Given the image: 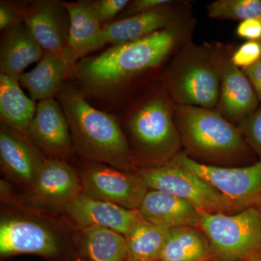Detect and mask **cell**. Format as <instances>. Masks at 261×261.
<instances>
[{
  "label": "cell",
  "mask_w": 261,
  "mask_h": 261,
  "mask_svg": "<svg viewBox=\"0 0 261 261\" xmlns=\"http://www.w3.org/2000/svg\"><path fill=\"white\" fill-rule=\"evenodd\" d=\"M57 97L69 125L77 159L136 171L128 141L114 116L91 106L74 86L64 84Z\"/></svg>",
  "instance_id": "cell-2"
},
{
  "label": "cell",
  "mask_w": 261,
  "mask_h": 261,
  "mask_svg": "<svg viewBox=\"0 0 261 261\" xmlns=\"http://www.w3.org/2000/svg\"><path fill=\"white\" fill-rule=\"evenodd\" d=\"M70 19L66 59L70 70L89 53L106 45L103 27L96 18L88 1L62 2Z\"/></svg>",
  "instance_id": "cell-15"
},
{
  "label": "cell",
  "mask_w": 261,
  "mask_h": 261,
  "mask_svg": "<svg viewBox=\"0 0 261 261\" xmlns=\"http://www.w3.org/2000/svg\"><path fill=\"white\" fill-rule=\"evenodd\" d=\"M220 75L217 70L203 63L187 67L175 81L173 90L175 97L186 106L214 107L220 93Z\"/></svg>",
  "instance_id": "cell-17"
},
{
  "label": "cell",
  "mask_w": 261,
  "mask_h": 261,
  "mask_svg": "<svg viewBox=\"0 0 261 261\" xmlns=\"http://www.w3.org/2000/svg\"><path fill=\"white\" fill-rule=\"evenodd\" d=\"M250 261H261V258H254L252 259V260H250Z\"/></svg>",
  "instance_id": "cell-36"
},
{
  "label": "cell",
  "mask_w": 261,
  "mask_h": 261,
  "mask_svg": "<svg viewBox=\"0 0 261 261\" xmlns=\"http://www.w3.org/2000/svg\"><path fill=\"white\" fill-rule=\"evenodd\" d=\"M0 258L32 255L66 261L78 254L73 230L61 218L23 205L0 201Z\"/></svg>",
  "instance_id": "cell-3"
},
{
  "label": "cell",
  "mask_w": 261,
  "mask_h": 261,
  "mask_svg": "<svg viewBox=\"0 0 261 261\" xmlns=\"http://www.w3.org/2000/svg\"><path fill=\"white\" fill-rule=\"evenodd\" d=\"M138 211L147 222L168 229L180 226L197 227L200 216V212L187 201L172 194L150 189Z\"/></svg>",
  "instance_id": "cell-16"
},
{
  "label": "cell",
  "mask_w": 261,
  "mask_h": 261,
  "mask_svg": "<svg viewBox=\"0 0 261 261\" xmlns=\"http://www.w3.org/2000/svg\"><path fill=\"white\" fill-rule=\"evenodd\" d=\"M261 59L260 41H248L240 46L231 58L235 66L246 68Z\"/></svg>",
  "instance_id": "cell-29"
},
{
  "label": "cell",
  "mask_w": 261,
  "mask_h": 261,
  "mask_svg": "<svg viewBox=\"0 0 261 261\" xmlns=\"http://www.w3.org/2000/svg\"><path fill=\"white\" fill-rule=\"evenodd\" d=\"M82 192L96 199L138 210L148 187L137 171H124L105 163L78 159L75 163Z\"/></svg>",
  "instance_id": "cell-10"
},
{
  "label": "cell",
  "mask_w": 261,
  "mask_h": 261,
  "mask_svg": "<svg viewBox=\"0 0 261 261\" xmlns=\"http://www.w3.org/2000/svg\"><path fill=\"white\" fill-rule=\"evenodd\" d=\"M69 65L61 57L44 51L42 59L31 71L23 73L18 82L27 89L34 101L58 97L64 80L70 75Z\"/></svg>",
  "instance_id": "cell-21"
},
{
  "label": "cell",
  "mask_w": 261,
  "mask_h": 261,
  "mask_svg": "<svg viewBox=\"0 0 261 261\" xmlns=\"http://www.w3.org/2000/svg\"><path fill=\"white\" fill-rule=\"evenodd\" d=\"M22 22L44 51L61 57L67 63L70 19L62 2L35 0L23 3Z\"/></svg>",
  "instance_id": "cell-13"
},
{
  "label": "cell",
  "mask_w": 261,
  "mask_h": 261,
  "mask_svg": "<svg viewBox=\"0 0 261 261\" xmlns=\"http://www.w3.org/2000/svg\"><path fill=\"white\" fill-rule=\"evenodd\" d=\"M195 173L225 197L238 212L257 207L261 202V161L243 168H222L176 154L167 163Z\"/></svg>",
  "instance_id": "cell-8"
},
{
  "label": "cell",
  "mask_w": 261,
  "mask_h": 261,
  "mask_svg": "<svg viewBox=\"0 0 261 261\" xmlns=\"http://www.w3.org/2000/svg\"><path fill=\"white\" fill-rule=\"evenodd\" d=\"M36 110L34 99L24 94L18 80L0 73L1 121L27 136Z\"/></svg>",
  "instance_id": "cell-23"
},
{
  "label": "cell",
  "mask_w": 261,
  "mask_h": 261,
  "mask_svg": "<svg viewBox=\"0 0 261 261\" xmlns=\"http://www.w3.org/2000/svg\"><path fill=\"white\" fill-rule=\"evenodd\" d=\"M213 18L244 20L261 19V0H218L207 6Z\"/></svg>",
  "instance_id": "cell-26"
},
{
  "label": "cell",
  "mask_w": 261,
  "mask_h": 261,
  "mask_svg": "<svg viewBox=\"0 0 261 261\" xmlns=\"http://www.w3.org/2000/svg\"><path fill=\"white\" fill-rule=\"evenodd\" d=\"M73 230V245L79 255L89 261H126V238L101 226Z\"/></svg>",
  "instance_id": "cell-20"
},
{
  "label": "cell",
  "mask_w": 261,
  "mask_h": 261,
  "mask_svg": "<svg viewBox=\"0 0 261 261\" xmlns=\"http://www.w3.org/2000/svg\"><path fill=\"white\" fill-rule=\"evenodd\" d=\"M27 136L45 159L61 160L72 164L78 161L68 122L61 104L55 98L38 102Z\"/></svg>",
  "instance_id": "cell-11"
},
{
  "label": "cell",
  "mask_w": 261,
  "mask_h": 261,
  "mask_svg": "<svg viewBox=\"0 0 261 261\" xmlns=\"http://www.w3.org/2000/svg\"><path fill=\"white\" fill-rule=\"evenodd\" d=\"M260 42H261V40H260Z\"/></svg>",
  "instance_id": "cell-38"
},
{
  "label": "cell",
  "mask_w": 261,
  "mask_h": 261,
  "mask_svg": "<svg viewBox=\"0 0 261 261\" xmlns=\"http://www.w3.org/2000/svg\"><path fill=\"white\" fill-rule=\"evenodd\" d=\"M127 127L135 147L132 154L136 168L166 164L173 159L178 135L163 98H152L137 108Z\"/></svg>",
  "instance_id": "cell-4"
},
{
  "label": "cell",
  "mask_w": 261,
  "mask_h": 261,
  "mask_svg": "<svg viewBox=\"0 0 261 261\" xmlns=\"http://www.w3.org/2000/svg\"><path fill=\"white\" fill-rule=\"evenodd\" d=\"M240 132L261 160V109L241 121Z\"/></svg>",
  "instance_id": "cell-28"
},
{
  "label": "cell",
  "mask_w": 261,
  "mask_h": 261,
  "mask_svg": "<svg viewBox=\"0 0 261 261\" xmlns=\"http://www.w3.org/2000/svg\"><path fill=\"white\" fill-rule=\"evenodd\" d=\"M44 49L23 22L5 31L0 48V73L18 80L24 70L40 61Z\"/></svg>",
  "instance_id": "cell-18"
},
{
  "label": "cell",
  "mask_w": 261,
  "mask_h": 261,
  "mask_svg": "<svg viewBox=\"0 0 261 261\" xmlns=\"http://www.w3.org/2000/svg\"><path fill=\"white\" fill-rule=\"evenodd\" d=\"M257 209H258L259 212H260V219H261V202H260V204H259L258 205H257Z\"/></svg>",
  "instance_id": "cell-35"
},
{
  "label": "cell",
  "mask_w": 261,
  "mask_h": 261,
  "mask_svg": "<svg viewBox=\"0 0 261 261\" xmlns=\"http://www.w3.org/2000/svg\"><path fill=\"white\" fill-rule=\"evenodd\" d=\"M61 218L71 229L101 226L124 237L145 221L138 210H130L96 200L83 192L70 204Z\"/></svg>",
  "instance_id": "cell-14"
},
{
  "label": "cell",
  "mask_w": 261,
  "mask_h": 261,
  "mask_svg": "<svg viewBox=\"0 0 261 261\" xmlns=\"http://www.w3.org/2000/svg\"><path fill=\"white\" fill-rule=\"evenodd\" d=\"M96 18L102 25L112 23V20L124 10L128 0H95L88 1Z\"/></svg>",
  "instance_id": "cell-27"
},
{
  "label": "cell",
  "mask_w": 261,
  "mask_h": 261,
  "mask_svg": "<svg viewBox=\"0 0 261 261\" xmlns=\"http://www.w3.org/2000/svg\"><path fill=\"white\" fill-rule=\"evenodd\" d=\"M23 18V4L9 1L0 2V30L6 31L19 23Z\"/></svg>",
  "instance_id": "cell-30"
},
{
  "label": "cell",
  "mask_w": 261,
  "mask_h": 261,
  "mask_svg": "<svg viewBox=\"0 0 261 261\" xmlns=\"http://www.w3.org/2000/svg\"><path fill=\"white\" fill-rule=\"evenodd\" d=\"M245 75L253 85L255 92L260 100H261V59L251 66L244 68Z\"/></svg>",
  "instance_id": "cell-33"
},
{
  "label": "cell",
  "mask_w": 261,
  "mask_h": 261,
  "mask_svg": "<svg viewBox=\"0 0 261 261\" xmlns=\"http://www.w3.org/2000/svg\"><path fill=\"white\" fill-rule=\"evenodd\" d=\"M82 192L75 164L46 159L30 190L18 192L15 189L7 199L1 201H18L32 208L61 218Z\"/></svg>",
  "instance_id": "cell-6"
},
{
  "label": "cell",
  "mask_w": 261,
  "mask_h": 261,
  "mask_svg": "<svg viewBox=\"0 0 261 261\" xmlns=\"http://www.w3.org/2000/svg\"><path fill=\"white\" fill-rule=\"evenodd\" d=\"M150 190L172 194L200 213L232 214L234 206L210 184L195 173L169 163L136 168Z\"/></svg>",
  "instance_id": "cell-7"
},
{
  "label": "cell",
  "mask_w": 261,
  "mask_h": 261,
  "mask_svg": "<svg viewBox=\"0 0 261 261\" xmlns=\"http://www.w3.org/2000/svg\"><path fill=\"white\" fill-rule=\"evenodd\" d=\"M170 230L143 221L126 238V261H153L162 252Z\"/></svg>",
  "instance_id": "cell-25"
},
{
  "label": "cell",
  "mask_w": 261,
  "mask_h": 261,
  "mask_svg": "<svg viewBox=\"0 0 261 261\" xmlns=\"http://www.w3.org/2000/svg\"><path fill=\"white\" fill-rule=\"evenodd\" d=\"M212 250L204 233L195 226L171 228L162 252L153 261H207Z\"/></svg>",
  "instance_id": "cell-24"
},
{
  "label": "cell",
  "mask_w": 261,
  "mask_h": 261,
  "mask_svg": "<svg viewBox=\"0 0 261 261\" xmlns=\"http://www.w3.org/2000/svg\"><path fill=\"white\" fill-rule=\"evenodd\" d=\"M45 159L27 136L1 121L0 168L3 179L11 184L18 192L28 191Z\"/></svg>",
  "instance_id": "cell-12"
},
{
  "label": "cell",
  "mask_w": 261,
  "mask_h": 261,
  "mask_svg": "<svg viewBox=\"0 0 261 261\" xmlns=\"http://www.w3.org/2000/svg\"><path fill=\"white\" fill-rule=\"evenodd\" d=\"M166 5L102 25L106 43L114 46L132 42L168 28L176 15Z\"/></svg>",
  "instance_id": "cell-19"
},
{
  "label": "cell",
  "mask_w": 261,
  "mask_h": 261,
  "mask_svg": "<svg viewBox=\"0 0 261 261\" xmlns=\"http://www.w3.org/2000/svg\"><path fill=\"white\" fill-rule=\"evenodd\" d=\"M171 3L168 0H137L132 3L130 2L125 8L124 12L122 13L121 19L145 13Z\"/></svg>",
  "instance_id": "cell-31"
},
{
  "label": "cell",
  "mask_w": 261,
  "mask_h": 261,
  "mask_svg": "<svg viewBox=\"0 0 261 261\" xmlns=\"http://www.w3.org/2000/svg\"><path fill=\"white\" fill-rule=\"evenodd\" d=\"M238 34L250 41H260L261 19H248L242 21L239 25Z\"/></svg>",
  "instance_id": "cell-32"
},
{
  "label": "cell",
  "mask_w": 261,
  "mask_h": 261,
  "mask_svg": "<svg viewBox=\"0 0 261 261\" xmlns=\"http://www.w3.org/2000/svg\"><path fill=\"white\" fill-rule=\"evenodd\" d=\"M221 90V107L233 119L243 121L255 112L258 98L247 75L231 62L225 66Z\"/></svg>",
  "instance_id": "cell-22"
},
{
  "label": "cell",
  "mask_w": 261,
  "mask_h": 261,
  "mask_svg": "<svg viewBox=\"0 0 261 261\" xmlns=\"http://www.w3.org/2000/svg\"><path fill=\"white\" fill-rule=\"evenodd\" d=\"M243 261H247V260H243Z\"/></svg>",
  "instance_id": "cell-37"
},
{
  "label": "cell",
  "mask_w": 261,
  "mask_h": 261,
  "mask_svg": "<svg viewBox=\"0 0 261 261\" xmlns=\"http://www.w3.org/2000/svg\"><path fill=\"white\" fill-rule=\"evenodd\" d=\"M66 261H89L87 260V259L84 258V257L81 256V255L77 254L75 256L70 257V258L68 259Z\"/></svg>",
  "instance_id": "cell-34"
},
{
  "label": "cell",
  "mask_w": 261,
  "mask_h": 261,
  "mask_svg": "<svg viewBox=\"0 0 261 261\" xmlns=\"http://www.w3.org/2000/svg\"><path fill=\"white\" fill-rule=\"evenodd\" d=\"M177 30L166 28L81 60L70 75L84 97L113 99L132 79L158 66L171 51Z\"/></svg>",
  "instance_id": "cell-1"
},
{
  "label": "cell",
  "mask_w": 261,
  "mask_h": 261,
  "mask_svg": "<svg viewBox=\"0 0 261 261\" xmlns=\"http://www.w3.org/2000/svg\"><path fill=\"white\" fill-rule=\"evenodd\" d=\"M178 114L185 142L198 153L219 157L243 148L241 132L217 113L207 108L184 106L178 107Z\"/></svg>",
  "instance_id": "cell-9"
},
{
  "label": "cell",
  "mask_w": 261,
  "mask_h": 261,
  "mask_svg": "<svg viewBox=\"0 0 261 261\" xmlns=\"http://www.w3.org/2000/svg\"><path fill=\"white\" fill-rule=\"evenodd\" d=\"M197 227L212 250L226 260L261 258V219L257 207L232 214L200 213Z\"/></svg>",
  "instance_id": "cell-5"
}]
</instances>
